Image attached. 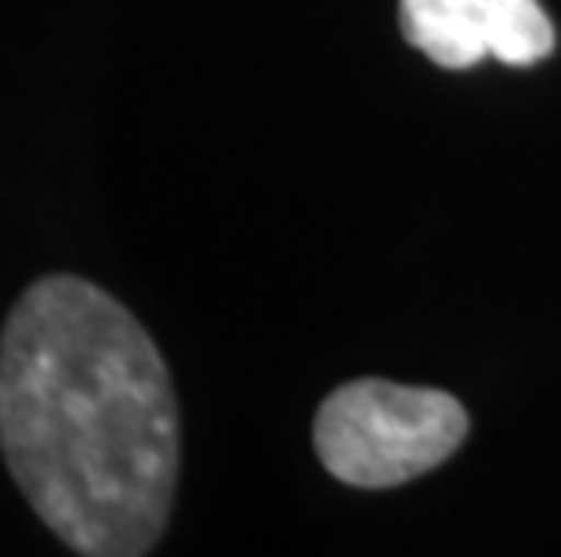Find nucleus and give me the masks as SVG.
Returning a JSON list of instances; mask_svg holds the SVG:
<instances>
[{
  "label": "nucleus",
  "instance_id": "nucleus-1",
  "mask_svg": "<svg viewBox=\"0 0 561 557\" xmlns=\"http://www.w3.org/2000/svg\"><path fill=\"white\" fill-rule=\"evenodd\" d=\"M0 453L69 550H157L182 467V417L157 340L110 290L44 276L8 312Z\"/></svg>",
  "mask_w": 561,
  "mask_h": 557
},
{
  "label": "nucleus",
  "instance_id": "nucleus-3",
  "mask_svg": "<svg viewBox=\"0 0 561 557\" xmlns=\"http://www.w3.org/2000/svg\"><path fill=\"white\" fill-rule=\"evenodd\" d=\"M489 0H399L402 37L442 69H471L489 58Z\"/></svg>",
  "mask_w": 561,
  "mask_h": 557
},
{
  "label": "nucleus",
  "instance_id": "nucleus-2",
  "mask_svg": "<svg viewBox=\"0 0 561 557\" xmlns=\"http://www.w3.org/2000/svg\"><path fill=\"white\" fill-rule=\"evenodd\" d=\"M468 409L446 391L352 381L316 413V453L355 489H396L442 467L468 438Z\"/></svg>",
  "mask_w": 561,
  "mask_h": 557
},
{
  "label": "nucleus",
  "instance_id": "nucleus-4",
  "mask_svg": "<svg viewBox=\"0 0 561 557\" xmlns=\"http://www.w3.org/2000/svg\"><path fill=\"white\" fill-rule=\"evenodd\" d=\"M485 47L504 66H536L554 55L558 33L540 0H489Z\"/></svg>",
  "mask_w": 561,
  "mask_h": 557
}]
</instances>
